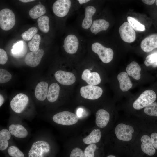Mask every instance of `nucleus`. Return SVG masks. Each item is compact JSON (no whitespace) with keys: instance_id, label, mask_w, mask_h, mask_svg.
I'll return each mask as SVG.
<instances>
[{"instance_id":"ea45409f","label":"nucleus","mask_w":157,"mask_h":157,"mask_svg":"<svg viewBox=\"0 0 157 157\" xmlns=\"http://www.w3.org/2000/svg\"><path fill=\"white\" fill-rule=\"evenodd\" d=\"M151 139L153 147L157 150V133H152L151 135Z\"/></svg>"},{"instance_id":"a211bd4d","label":"nucleus","mask_w":157,"mask_h":157,"mask_svg":"<svg viewBox=\"0 0 157 157\" xmlns=\"http://www.w3.org/2000/svg\"><path fill=\"white\" fill-rule=\"evenodd\" d=\"M81 78L88 85H97L101 82V79L99 74L96 72H91L88 69H86L83 71Z\"/></svg>"},{"instance_id":"4468645a","label":"nucleus","mask_w":157,"mask_h":157,"mask_svg":"<svg viewBox=\"0 0 157 157\" xmlns=\"http://www.w3.org/2000/svg\"><path fill=\"white\" fill-rule=\"evenodd\" d=\"M109 22L106 20L97 16L94 18L88 31L91 34L95 35L102 31L107 30L110 26Z\"/></svg>"},{"instance_id":"f03ea898","label":"nucleus","mask_w":157,"mask_h":157,"mask_svg":"<svg viewBox=\"0 0 157 157\" xmlns=\"http://www.w3.org/2000/svg\"><path fill=\"white\" fill-rule=\"evenodd\" d=\"M52 148L49 141L44 138L36 140L32 144L28 153V157H49Z\"/></svg>"},{"instance_id":"7ed1b4c3","label":"nucleus","mask_w":157,"mask_h":157,"mask_svg":"<svg viewBox=\"0 0 157 157\" xmlns=\"http://www.w3.org/2000/svg\"><path fill=\"white\" fill-rule=\"evenodd\" d=\"M87 45L89 46L93 52L98 56L100 59L103 63H108L112 60L114 52L111 48L104 46L95 39L87 42Z\"/></svg>"},{"instance_id":"39448f33","label":"nucleus","mask_w":157,"mask_h":157,"mask_svg":"<svg viewBox=\"0 0 157 157\" xmlns=\"http://www.w3.org/2000/svg\"><path fill=\"white\" fill-rule=\"evenodd\" d=\"M83 6L84 13L81 21L80 26L82 29L88 31L96 16L97 8L95 5V1H91Z\"/></svg>"},{"instance_id":"c85d7f7f","label":"nucleus","mask_w":157,"mask_h":157,"mask_svg":"<svg viewBox=\"0 0 157 157\" xmlns=\"http://www.w3.org/2000/svg\"><path fill=\"white\" fill-rule=\"evenodd\" d=\"M37 22L39 28L44 33H48L50 29L49 18L46 15H43L39 17Z\"/></svg>"},{"instance_id":"412c9836","label":"nucleus","mask_w":157,"mask_h":157,"mask_svg":"<svg viewBox=\"0 0 157 157\" xmlns=\"http://www.w3.org/2000/svg\"><path fill=\"white\" fill-rule=\"evenodd\" d=\"M140 140L142 143L141 147L142 151L149 156L154 155L156 150L152 144L151 138L144 135L142 136Z\"/></svg>"},{"instance_id":"423d86ee","label":"nucleus","mask_w":157,"mask_h":157,"mask_svg":"<svg viewBox=\"0 0 157 157\" xmlns=\"http://www.w3.org/2000/svg\"><path fill=\"white\" fill-rule=\"evenodd\" d=\"M55 123L63 126H70L76 124L78 117L76 114L72 112L64 111L55 114L52 117Z\"/></svg>"},{"instance_id":"aec40b11","label":"nucleus","mask_w":157,"mask_h":157,"mask_svg":"<svg viewBox=\"0 0 157 157\" xmlns=\"http://www.w3.org/2000/svg\"><path fill=\"white\" fill-rule=\"evenodd\" d=\"M95 123L99 127L103 128L108 124L110 120V114L109 113L103 109H100L96 113Z\"/></svg>"},{"instance_id":"5701e85b","label":"nucleus","mask_w":157,"mask_h":157,"mask_svg":"<svg viewBox=\"0 0 157 157\" xmlns=\"http://www.w3.org/2000/svg\"><path fill=\"white\" fill-rule=\"evenodd\" d=\"M48 89L47 83L42 81L38 83L36 87L35 91L36 98L40 101L45 100L47 97Z\"/></svg>"},{"instance_id":"bb28decb","label":"nucleus","mask_w":157,"mask_h":157,"mask_svg":"<svg viewBox=\"0 0 157 157\" xmlns=\"http://www.w3.org/2000/svg\"><path fill=\"white\" fill-rule=\"evenodd\" d=\"M60 91L59 85L53 83L49 86L47 97L48 101L51 103L54 102L57 99Z\"/></svg>"},{"instance_id":"6e6552de","label":"nucleus","mask_w":157,"mask_h":157,"mask_svg":"<svg viewBox=\"0 0 157 157\" xmlns=\"http://www.w3.org/2000/svg\"><path fill=\"white\" fill-rule=\"evenodd\" d=\"M29 102V99L26 95L24 94L19 93L12 99L10 102V106L14 112L20 114L24 111Z\"/></svg>"},{"instance_id":"473e14b6","label":"nucleus","mask_w":157,"mask_h":157,"mask_svg":"<svg viewBox=\"0 0 157 157\" xmlns=\"http://www.w3.org/2000/svg\"><path fill=\"white\" fill-rule=\"evenodd\" d=\"M144 64L147 67H157V53H154L147 56L146 58Z\"/></svg>"},{"instance_id":"dca6fc26","label":"nucleus","mask_w":157,"mask_h":157,"mask_svg":"<svg viewBox=\"0 0 157 157\" xmlns=\"http://www.w3.org/2000/svg\"><path fill=\"white\" fill-rule=\"evenodd\" d=\"M44 53V51L42 49L28 53L25 56L24 61L28 65L31 67H35L41 62Z\"/></svg>"},{"instance_id":"f3484780","label":"nucleus","mask_w":157,"mask_h":157,"mask_svg":"<svg viewBox=\"0 0 157 157\" xmlns=\"http://www.w3.org/2000/svg\"><path fill=\"white\" fill-rule=\"evenodd\" d=\"M141 48L144 52L148 53L157 48V33L151 34L141 42Z\"/></svg>"},{"instance_id":"f704fd0d","label":"nucleus","mask_w":157,"mask_h":157,"mask_svg":"<svg viewBox=\"0 0 157 157\" xmlns=\"http://www.w3.org/2000/svg\"><path fill=\"white\" fill-rule=\"evenodd\" d=\"M97 148V146L95 144L89 145L84 150L85 157H96Z\"/></svg>"},{"instance_id":"2eb2a0df","label":"nucleus","mask_w":157,"mask_h":157,"mask_svg":"<svg viewBox=\"0 0 157 157\" xmlns=\"http://www.w3.org/2000/svg\"><path fill=\"white\" fill-rule=\"evenodd\" d=\"M54 76L58 82L64 85H72L76 81V77L73 73L63 70L57 71L54 74Z\"/></svg>"},{"instance_id":"4c0bfd02","label":"nucleus","mask_w":157,"mask_h":157,"mask_svg":"<svg viewBox=\"0 0 157 157\" xmlns=\"http://www.w3.org/2000/svg\"><path fill=\"white\" fill-rule=\"evenodd\" d=\"M69 157H85L83 151L78 147L73 148L70 151Z\"/></svg>"},{"instance_id":"72a5a7b5","label":"nucleus","mask_w":157,"mask_h":157,"mask_svg":"<svg viewBox=\"0 0 157 157\" xmlns=\"http://www.w3.org/2000/svg\"><path fill=\"white\" fill-rule=\"evenodd\" d=\"M38 31V29L37 28L34 27H32L27 31L23 33L21 36L24 40L29 41L36 34Z\"/></svg>"},{"instance_id":"a878e982","label":"nucleus","mask_w":157,"mask_h":157,"mask_svg":"<svg viewBox=\"0 0 157 157\" xmlns=\"http://www.w3.org/2000/svg\"><path fill=\"white\" fill-rule=\"evenodd\" d=\"M127 73L129 76L136 80H139L141 77V68L135 61H132L129 64L126 68Z\"/></svg>"},{"instance_id":"1a4fd4ad","label":"nucleus","mask_w":157,"mask_h":157,"mask_svg":"<svg viewBox=\"0 0 157 157\" xmlns=\"http://www.w3.org/2000/svg\"><path fill=\"white\" fill-rule=\"evenodd\" d=\"M15 23L13 12L8 8L3 9L0 11V26L3 30L8 31L12 28Z\"/></svg>"},{"instance_id":"a19ab883","label":"nucleus","mask_w":157,"mask_h":157,"mask_svg":"<svg viewBox=\"0 0 157 157\" xmlns=\"http://www.w3.org/2000/svg\"><path fill=\"white\" fill-rule=\"evenodd\" d=\"M77 4L78 6L84 5L90 2L91 0H76Z\"/></svg>"},{"instance_id":"f257e3e1","label":"nucleus","mask_w":157,"mask_h":157,"mask_svg":"<svg viewBox=\"0 0 157 157\" xmlns=\"http://www.w3.org/2000/svg\"><path fill=\"white\" fill-rule=\"evenodd\" d=\"M87 42L76 31H71L65 38L63 45L64 50L71 55L76 54L80 49L87 46Z\"/></svg>"},{"instance_id":"cd10ccee","label":"nucleus","mask_w":157,"mask_h":157,"mask_svg":"<svg viewBox=\"0 0 157 157\" xmlns=\"http://www.w3.org/2000/svg\"><path fill=\"white\" fill-rule=\"evenodd\" d=\"M46 12L45 6L42 4H39L31 8L29 11V14L32 18L36 19L42 16Z\"/></svg>"},{"instance_id":"49530a36","label":"nucleus","mask_w":157,"mask_h":157,"mask_svg":"<svg viewBox=\"0 0 157 157\" xmlns=\"http://www.w3.org/2000/svg\"><path fill=\"white\" fill-rule=\"evenodd\" d=\"M155 4L156 6H157V0H155Z\"/></svg>"},{"instance_id":"393cba45","label":"nucleus","mask_w":157,"mask_h":157,"mask_svg":"<svg viewBox=\"0 0 157 157\" xmlns=\"http://www.w3.org/2000/svg\"><path fill=\"white\" fill-rule=\"evenodd\" d=\"M101 136V133L100 130L95 129L88 135L83 138L82 140L84 143L86 144H95L100 141Z\"/></svg>"},{"instance_id":"de8ad7c7","label":"nucleus","mask_w":157,"mask_h":157,"mask_svg":"<svg viewBox=\"0 0 157 157\" xmlns=\"http://www.w3.org/2000/svg\"><path fill=\"white\" fill-rule=\"evenodd\" d=\"M39 3H41V2H39Z\"/></svg>"},{"instance_id":"a18cd8bd","label":"nucleus","mask_w":157,"mask_h":157,"mask_svg":"<svg viewBox=\"0 0 157 157\" xmlns=\"http://www.w3.org/2000/svg\"><path fill=\"white\" fill-rule=\"evenodd\" d=\"M106 157H116L114 155H110Z\"/></svg>"},{"instance_id":"4be33fe9","label":"nucleus","mask_w":157,"mask_h":157,"mask_svg":"<svg viewBox=\"0 0 157 157\" xmlns=\"http://www.w3.org/2000/svg\"><path fill=\"white\" fill-rule=\"evenodd\" d=\"M12 136L8 129L3 128L0 131V150L4 151L10 146Z\"/></svg>"},{"instance_id":"6ab92c4d","label":"nucleus","mask_w":157,"mask_h":157,"mask_svg":"<svg viewBox=\"0 0 157 157\" xmlns=\"http://www.w3.org/2000/svg\"><path fill=\"white\" fill-rule=\"evenodd\" d=\"M27 51V47L26 43L22 41H19L14 44L11 50L13 56L17 58L23 57Z\"/></svg>"},{"instance_id":"e433bc0d","label":"nucleus","mask_w":157,"mask_h":157,"mask_svg":"<svg viewBox=\"0 0 157 157\" xmlns=\"http://www.w3.org/2000/svg\"><path fill=\"white\" fill-rule=\"evenodd\" d=\"M12 77L11 74L7 70L0 69V83H3L9 81Z\"/></svg>"},{"instance_id":"79ce46f5","label":"nucleus","mask_w":157,"mask_h":157,"mask_svg":"<svg viewBox=\"0 0 157 157\" xmlns=\"http://www.w3.org/2000/svg\"><path fill=\"white\" fill-rule=\"evenodd\" d=\"M142 1L145 4L148 5H152L155 2V0H142Z\"/></svg>"},{"instance_id":"37998d69","label":"nucleus","mask_w":157,"mask_h":157,"mask_svg":"<svg viewBox=\"0 0 157 157\" xmlns=\"http://www.w3.org/2000/svg\"><path fill=\"white\" fill-rule=\"evenodd\" d=\"M4 102V98L3 96L0 94V106L1 107L3 104Z\"/></svg>"},{"instance_id":"20e7f679","label":"nucleus","mask_w":157,"mask_h":157,"mask_svg":"<svg viewBox=\"0 0 157 157\" xmlns=\"http://www.w3.org/2000/svg\"><path fill=\"white\" fill-rule=\"evenodd\" d=\"M76 0H57L52 6L53 13L57 16L63 17L78 8Z\"/></svg>"},{"instance_id":"9b49d317","label":"nucleus","mask_w":157,"mask_h":157,"mask_svg":"<svg viewBox=\"0 0 157 157\" xmlns=\"http://www.w3.org/2000/svg\"><path fill=\"white\" fill-rule=\"evenodd\" d=\"M81 96L90 100H95L100 98L103 93L100 87L95 85H87L81 87L80 89Z\"/></svg>"},{"instance_id":"b1692460","label":"nucleus","mask_w":157,"mask_h":157,"mask_svg":"<svg viewBox=\"0 0 157 157\" xmlns=\"http://www.w3.org/2000/svg\"><path fill=\"white\" fill-rule=\"evenodd\" d=\"M117 78L119 83L120 89L122 91H127L132 88V83L126 72H122L119 73L117 76Z\"/></svg>"},{"instance_id":"ddd939ff","label":"nucleus","mask_w":157,"mask_h":157,"mask_svg":"<svg viewBox=\"0 0 157 157\" xmlns=\"http://www.w3.org/2000/svg\"><path fill=\"white\" fill-rule=\"evenodd\" d=\"M119 31L121 38L124 41L130 43L135 40V32L128 22H124L120 27Z\"/></svg>"},{"instance_id":"c9c22d12","label":"nucleus","mask_w":157,"mask_h":157,"mask_svg":"<svg viewBox=\"0 0 157 157\" xmlns=\"http://www.w3.org/2000/svg\"><path fill=\"white\" fill-rule=\"evenodd\" d=\"M144 112L148 115L157 117V103L153 102L145 107Z\"/></svg>"},{"instance_id":"2f4dec72","label":"nucleus","mask_w":157,"mask_h":157,"mask_svg":"<svg viewBox=\"0 0 157 157\" xmlns=\"http://www.w3.org/2000/svg\"><path fill=\"white\" fill-rule=\"evenodd\" d=\"M9 156L11 157H25L23 152L16 146L10 145L7 149Z\"/></svg>"},{"instance_id":"f8f14e48","label":"nucleus","mask_w":157,"mask_h":157,"mask_svg":"<svg viewBox=\"0 0 157 157\" xmlns=\"http://www.w3.org/2000/svg\"><path fill=\"white\" fill-rule=\"evenodd\" d=\"M8 129L13 137L18 139H24L28 135L27 128L19 122H13L9 124Z\"/></svg>"},{"instance_id":"9d476101","label":"nucleus","mask_w":157,"mask_h":157,"mask_svg":"<svg viewBox=\"0 0 157 157\" xmlns=\"http://www.w3.org/2000/svg\"><path fill=\"white\" fill-rule=\"evenodd\" d=\"M114 131L118 139L124 141H129L132 138L134 129L131 126L121 123L116 126Z\"/></svg>"},{"instance_id":"7c9ffc66","label":"nucleus","mask_w":157,"mask_h":157,"mask_svg":"<svg viewBox=\"0 0 157 157\" xmlns=\"http://www.w3.org/2000/svg\"><path fill=\"white\" fill-rule=\"evenodd\" d=\"M40 41V36L39 34H36L28 43L30 50L31 51H34L39 50Z\"/></svg>"},{"instance_id":"c03bdc74","label":"nucleus","mask_w":157,"mask_h":157,"mask_svg":"<svg viewBox=\"0 0 157 157\" xmlns=\"http://www.w3.org/2000/svg\"><path fill=\"white\" fill-rule=\"evenodd\" d=\"M19 1L24 3H27L35 1L34 0H19Z\"/></svg>"},{"instance_id":"c756f323","label":"nucleus","mask_w":157,"mask_h":157,"mask_svg":"<svg viewBox=\"0 0 157 157\" xmlns=\"http://www.w3.org/2000/svg\"><path fill=\"white\" fill-rule=\"evenodd\" d=\"M127 20L128 22L134 30L140 31L145 30V26L140 23L135 18L128 16L127 17Z\"/></svg>"},{"instance_id":"0eeeda50","label":"nucleus","mask_w":157,"mask_h":157,"mask_svg":"<svg viewBox=\"0 0 157 157\" xmlns=\"http://www.w3.org/2000/svg\"><path fill=\"white\" fill-rule=\"evenodd\" d=\"M156 98L155 92L151 90H145L134 102L133 108L136 110H140L154 102Z\"/></svg>"},{"instance_id":"58836bf2","label":"nucleus","mask_w":157,"mask_h":157,"mask_svg":"<svg viewBox=\"0 0 157 157\" xmlns=\"http://www.w3.org/2000/svg\"><path fill=\"white\" fill-rule=\"evenodd\" d=\"M8 59L7 54L3 49H0V64L2 65L5 64Z\"/></svg>"}]
</instances>
